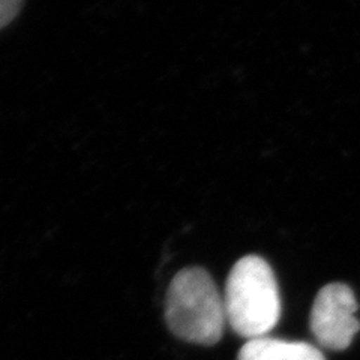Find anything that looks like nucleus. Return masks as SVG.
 <instances>
[{
    "label": "nucleus",
    "instance_id": "nucleus-1",
    "mask_svg": "<svg viewBox=\"0 0 360 360\" xmlns=\"http://www.w3.org/2000/svg\"><path fill=\"white\" fill-rule=\"evenodd\" d=\"M165 321L182 341L206 347L221 341L227 324L224 297L205 269L186 267L176 274L167 291Z\"/></svg>",
    "mask_w": 360,
    "mask_h": 360
},
{
    "label": "nucleus",
    "instance_id": "nucleus-4",
    "mask_svg": "<svg viewBox=\"0 0 360 360\" xmlns=\"http://www.w3.org/2000/svg\"><path fill=\"white\" fill-rule=\"evenodd\" d=\"M238 360H326V357L308 342L263 336L248 341L240 348Z\"/></svg>",
    "mask_w": 360,
    "mask_h": 360
},
{
    "label": "nucleus",
    "instance_id": "nucleus-3",
    "mask_svg": "<svg viewBox=\"0 0 360 360\" xmlns=\"http://www.w3.org/2000/svg\"><path fill=\"white\" fill-rule=\"evenodd\" d=\"M359 303L353 290L341 283L324 285L314 300L309 326L317 342L332 352L352 345L360 330L356 317Z\"/></svg>",
    "mask_w": 360,
    "mask_h": 360
},
{
    "label": "nucleus",
    "instance_id": "nucleus-5",
    "mask_svg": "<svg viewBox=\"0 0 360 360\" xmlns=\"http://www.w3.org/2000/svg\"><path fill=\"white\" fill-rule=\"evenodd\" d=\"M25 0H0V30L13 22L22 8Z\"/></svg>",
    "mask_w": 360,
    "mask_h": 360
},
{
    "label": "nucleus",
    "instance_id": "nucleus-2",
    "mask_svg": "<svg viewBox=\"0 0 360 360\" xmlns=\"http://www.w3.org/2000/svg\"><path fill=\"white\" fill-rule=\"evenodd\" d=\"M227 324L248 340L267 336L281 319L279 287L272 267L258 255L236 263L224 292Z\"/></svg>",
    "mask_w": 360,
    "mask_h": 360
}]
</instances>
